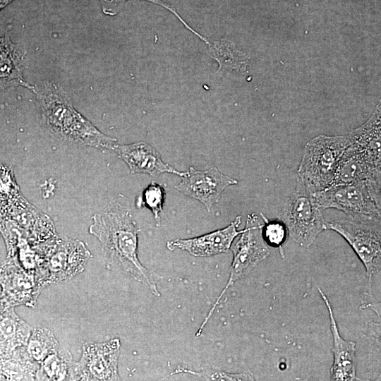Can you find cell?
<instances>
[{"label": "cell", "mask_w": 381, "mask_h": 381, "mask_svg": "<svg viewBox=\"0 0 381 381\" xmlns=\"http://www.w3.org/2000/svg\"><path fill=\"white\" fill-rule=\"evenodd\" d=\"M92 219L89 233L99 241L107 264L143 284L159 296L152 272L138 259L139 229L130 210L116 202Z\"/></svg>", "instance_id": "6da1fadb"}, {"label": "cell", "mask_w": 381, "mask_h": 381, "mask_svg": "<svg viewBox=\"0 0 381 381\" xmlns=\"http://www.w3.org/2000/svg\"><path fill=\"white\" fill-rule=\"evenodd\" d=\"M31 91L39 102L43 124L54 136L102 151L116 150L117 139L102 133L80 114L59 84L42 81Z\"/></svg>", "instance_id": "7a4b0ae2"}, {"label": "cell", "mask_w": 381, "mask_h": 381, "mask_svg": "<svg viewBox=\"0 0 381 381\" xmlns=\"http://www.w3.org/2000/svg\"><path fill=\"white\" fill-rule=\"evenodd\" d=\"M34 248L38 254L35 275L41 289L83 272L91 258L83 241L67 236H54Z\"/></svg>", "instance_id": "3957f363"}, {"label": "cell", "mask_w": 381, "mask_h": 381, "mask_svg": "<svg viewBox=\"0 0 381 381\" xmlns=\"http://www.w3.org/2000/svg\"><path fill=\"white\" fill-rule=\"evenodd\" d=\"M349 144L345 136L318 135L305 146L297 181L314 193L330 186L340 158Z\"/></svg>", "instance_id": "277c9868"}, {"label": "cell", "mask_w": 381, "mask_h": 381, "mask_svg": "<svg viewBox=\"0 0 381 381\" xmlns=\"http://www.w3.org/2000/svg\"><path fill=\"white\" fill-rule=\"evenodd\" d=\"M325 230L341 236L363 264L369 279L381 268V217L345 214L340 219L325 222Z\"/></svg>", "instance_id": "5b68a950"}, {"label": "cell", "mask_w": 381, "mask_h": 381, "mask_svg": "<svg viewBox=\"0 0 381 381\" xmlns=\"http://www.w3.org/2000/svg\"><path fill=\"white\" fill-rule=\"evenodd\" d=\"M322 210L313 194L297 181L296 187L279 214L290 237L300 246H310L325 230Z\"/></svg>", "instance_id": "8992f818"}, {"label": "cell", "mask_w": 381, "mask_h": 381, "mask_svg": "<svg viewBox=\"0 0 381 381\" xmlns=\"http://www.w3.org/2000/svg\"><path fill=\"white\" fill-rule=\"evenodd\" d=\"M263 224L264 223L255 214L248 215L246 226L240 234L239 238L230 248L233 252V260L229 280L197 332L196 336L200 334L227 289L236 281L246 277L255 267L270 255V250L262 237Z\"/></svg>", "instance_id": "52a82bcc"}, {"label": "cell", "mask_w": 381, "mask_h": 381, "mask_svg": "<svg viewBox=\"0 0 381 381\" xmlns=\"http://www.w3.org/2000/svg\"><path fill=\"white\" fill-rule=\"evenodd\" d=\"M361 181L366 183L375 202L381 206V155L349 144L340 158L332 185Z\"/></svg>", "instance_id": "ba28073f"}, {"label": "cell", "mask_w": 381, "mask_h": 381, "mask_svg": "<svg viewBox=\"0 0 381 381\" xmlns=\"http://www.w3.org/2000/svg\"><path fill=\"white\" fill-rule=\"evenodd\" d=\"M121 342H85L80 361L75 363L73 380H119L118 362Z\"/></svg>", "instance_id": "9c48e42d"}, {"label": "cell", "mask_w": 381, "mask_h": 381, "mask_svg": "<svg viewBox=\"0 0 381 381\" xmlns=\"http://www.w3.org/2000/svg\"><path fill=\"white\" fill-rule=\"evenodd\" d=\"M313 194L322 210L333 208L345 214L381 217V206L375 202L364 181L332 185Z\"/></svg>", "instance_id": "30bf717a"}, {"label": "cell", "mask_w": 381, "mask_h": 381, "mask_svg": "<svg viewBox=\"0 0 381 381\" xmlns=\"http://www.w3.org/2000/svg\"><path fill=\"white\" fill-rule=\"evenodd\" d=\"M237 183V180L224 175L215 167L205 171L190 167L176 188L183 195L202 202L210 211L219 201L222 192Z\"/></svg>", "instance_id": "8fae6325"}, {"label": "cell", "mask_w": 381, "mask_h": 381, "mask_svg": "<svg viewBox=\"0 0 381 381\" xmlns=\"http://www.w3.org/2000/svg\"><path fill=\"white\" fill-rule=\"evenodd\" d=\"M0 286L10 306L20 304L32 306L42 289L34 273L24 269L16 257L0 267Z\"/></svg>", "instance_id": "7c38bea8"}, {"label": "cell", "mask_w": 381, "mask_h": 381, "mask_svg": "<svg viewBox=\"0 0 381 381\" xmlns=\"http://www.w3.org/2000/svg\"><path fill=\"white\" fill-rule=\"evenodd\" d=\"M241 222V217L237 216L223 229L192 238L170 241L167 243V247L169 250H186L195 257H209L226 253L235 238L242 232V230L237 229Z\"/></svg>", "instance_id": "4fadbf2b"}, {"label": "cell", "mask_w": 381, "mask_h": 381, "mask_svg": "<svg viewBox=\"0 0 381 381\" xmlns=\"http://www.w3.org/2000/svg\"><path fill=\"white\" fill-rule=\"evenodd\" d=\"M115 150L132 174H147L157 177L162 173H171L182 177L186 173L164 163L159 153L144 142L118 145Z\"/></svg>", "instance_id": "5bb4252c"}, {"label": "cell", "mask_w": 381, "mask_h": 381, "mask_svg": "<svg viewBox=\"0 0 381 381\" xmlns=\"http://www.w3.org/2000/svg\"><path fill=\"white\" fill-rule=\"evenodd\" d=\"M318 290L328 310L330 329L333 337L334 360L330 370L331 380L335 381L358 380L356 369V343L346 341L341 337L331 303L324 292L320 288Z\"/></svg>", "instance_id": "9a60e30c"}, {"label": "cell", "mask_w": 381, "mask_h": 381, "mask_svg": "<svg viewBox=\"0 0 381 381\" xmlns=\"http://www.w3.org/2000/svg\"><path fill=\"white\" fill-rule=\"evenodd\" d=\"M25 68V51L23 47L13 43L8 35L0 38V87L22 86L30 90L33 85L23 78Z\"/></svg>", "instance_id": "2e32d148"}, {"label": "cell", "mask_w": 381, "mask_h": 381, "mask_svg": "<svg viewBox=\"0 0 381 381\" xmlns=\"http://www.w3.org/2000/svg\"><path fill=\"white\" fill-rule=\"evenodd\" d=\"M32 328L7 306L0 312V356L10 357L14 351L28 344Z\"/></svg>", "instance_id": "e0dca14e"}, {"label": "cell", "mask_w": 381, "mask_h": 381, "mask_svg": "<svg viewBox=\"0 0 381 381\" xmlns=\"http://www.w3.org/2000/svg\"><path fill=\"white\" fill-rule=\"evenodd\" d=\"M75 363L68 350L57 349L39 364L35 380H73Z\"/></svg>", "instance_id": "ac0fdd59"}, {"label": "cell", "mask_w": 381, "mask_h": 381, "mask_svg": "<svg viewBox=\"0 0 381 381\" xmlns=\"http://www.w3.org/2000/svg\"><path fill=\"white\" fill-rule=\"evenodd\" d=\"M25 349L30 358L40 364L49 354L59 349V342L49 329L37 327L32 329Z\"/></svg>", "instance_id": "d6986e66"}, {"label": "cell", "mask_w": 381, "mask_h": 381, "mask_svg": "<svg viewBox=\"0 0 381 381\" xmlns=\"http://www.w3.org/2000/svg\"><path fill=\"white\" fill-rule=\"evenodd\" d=\"M166 193L163 186L156 182L150 183L143 190L139 206L149 208L157 224L160 223V214L163 211V205Z\"/></svg>", "instance_id": "ffe728a7"}, {"label": "cell", "mask_w": 381, "mask_h": 381, "mask_svg": "<svg viewBox=\"0 0 381 381\" xmlns=\"http://www.w3.org/2000/svg\"><path fill=\"white\" fill-rule=\"evenodd\" d=\"M217 42L215 47L212 49L214 50V56L222 66L238 70L245 69L247 60L243 54L232 48L229 43Z\"/></svg>", "instance_id": "44dd1931"}, {"label": "cell", "mask_w": 381, "mask_h": 381, "mask_svg": "<svg viewBox=\"0 0 381 381\" xmlns=\"http://www.w3.org/2000/svg\"><path fill=\"white\" fill-rule=\"evenodd\" d=\"M264 220L262 234L267 246L281 247L286 241L288 231L284 224L279 219L269 221L261 214Z\"/></svg>", "instance_id": "7402d4cb"}, {"label": "cell", "mask_w": 381, "mask_h": 381, "mask_svg": "<svg viewBox=\"0 0 381 381\" xmlns=\"http://www.w3.org/2000/svg\"><path fill=\"white\" fill-rule=\"evenodd\" d=\"M101 4L102 12L107 16H115L116 15L120 10L123 8L126 1L128 0H98ZM155 4H157L160 6L164 7V8L169 10L171 13H173L181 22V23L189 30L190 26L181 17L178 13L176 9L169 4L164 1L163 0H145Z\"/></svg>", "instance_id": "603a6c76"}, {"label": "cell", "mask_w": 381, "mask_h": 381, "mask_svg": "<svg viewBox=\"0 0 381 381\" xmlns=\"http://www.w3.org/2000/svg\"><path fill=\"white\" fill-rule=\"evenodd\" d=\"M201 376L210 380H253V376L250 372L231 374L222 371L202 373Z\"/></svg>", "instance_id": "cb8c5ba5"}, {"label": "cell", "mask_w": 381, "mask_h": 381, "mask_svg": "<svg viewBox=\"0 0 381 381\" xmlns=\"http://www.w3.org/2000/svg\"><path fill=\"white\" fill-rule=\"evenodd\" d=\"M7 306H10L8 304L6 299L4 298L1 287L0 286V312Z\"/></svg>", "instance_id": "d4e9b609"}, {"label": "cell", "mask_w": 381, "mask_h": 381, "mask_svg": "<svg viewBox=\"0 0 381 381\" xmlns=\"http://www.w3.org/2000/svg\"><path fill=\"white\" fill-rule=\"evenodd\" d=\"M14 0H0V11Z\"/></svg>", "instance_id": "484cf974"}, {"label": "cell", "mask_w": 381, "mask_h": 381, "mask_svg": "<svg viewBox=\"0 0 381 381\" xmlns=\"http://www.w3.org/2000/svg\"><path fill=\"white\" fill-rule=\"evenodd\" d=\"M1 38V37H0Z\"/></svg>", "instance_id": "4316f807"}]
</instances>
